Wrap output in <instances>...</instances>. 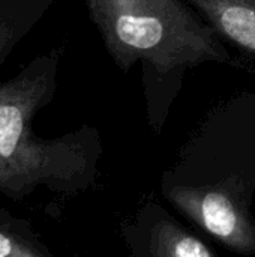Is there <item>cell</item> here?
Here are the masks:
<instances>
[{
  "label": "cell",
  "instance_id": "obj_1",
  "mask_svg": "<svg viewBox=\"0 0 255 257\" xmlns=\"http://www.w3.org/2000/svg\"><path fill=\"white\" fill-rule=\"evenodd\" d=\"M54 0H0V71ZM59 53L38 56L8 81L0 80V193L23 200L38 188L74 196L98 176L102 143L81 126L56 139L33 131V119L56 93Z\"/></svg>",
  "mask_w": 255,
  "mask_h": 257
},
{
  "label": "cell",
  "instance_id": "obj_2",
  "mask_svg": "<svg viewBox=\"0 0 255 257\" xmlns=\"http://www.w3.org/2000/svg\"><path fill=\"white\" fill-rule=\"evenodd\" d=\"M161 194L225 248L255 256V93L207 111L164 170Z\"/></svg>",
  "mask_w": 255,
  "mask_h": 257
},
{
  "label": "cell",
  "instance_id": "obj_3",
  "mask_svg": "<svg viewBox=\"0 0 255 257\" xmlns=\"http://www.w3.org/2000/svg\"><path fill=\"white\" fill-rule=\"evenodd\" d=\"M116 66L140 65L147 120L161 134L186 71L230 63L224 39L183 0H86Z\"/></svg>",
  "mask_w": 255,
  "mask_h": 257
},
{
  "label": "cell",
  "instance_id": "obj_4",
  "mask_svg": "<svg viewBox=\"0 0 255 257\" xmlns=\"http://www.w3.org/2000/svg\"><path fill=\"white\" fill-rule=\"evenodd\" d=\"M122 238L134 256L213 257L201 239L188 232L162 206L147 203L122 226Z\"/></svg>",
  "mask_w": 255,
  "mask_h": 257
},
{
  "label": "cell",
  "instance_id": "obj_5",
  "mask_svg": "<svg viewBox=\"0 0 255 257\" xmlns=\"http://www.w3.org/2000/svg\"><path fill=\"white\" fill-rule=\"evenodd\" d=\"M224 41L255 57V0H183Z\"/></svg>",
  "mask_w": 255,
  "mask_h": 257
},
{
  "label": "cell",
  "instance_id": "obj_6",
  "mask_svg": "<svg viewBox=\"0 0 255 257\" xmlns=\"http://www.w3.org/2000/svg\"><path fill=\"white\" fill-rule=\"evenodd\" d=\"M30 221L0 208V257H51Z\"/></svg>",
  "mask_w": 255,
  "mask_h": 257
}]
</instances>
